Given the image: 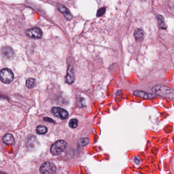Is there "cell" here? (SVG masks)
I'll list each match as a JSON object with an SVG mask.
<instances>
[{
	"instance_id": "obj_18",
	"label": "cell",
	"mask_w": 174,
	"mask_h": 174,
	"mask_svg": "<svg viewBox=\"0 0 174 174\" xmlns=\"http://www.w3.org/2000/svg\"><path fill=\"white\" fill-rule=\"evenodd\" d=\"M106 11V8L105 7H102L101 8L99 9L97 12V17H101V16L105 13Z\"/></svg>"
},
{
	"instance_id": "obj_9",
	"label": "cell",
	"mask_w": 174,
	"mask_h": 174,
	"mask_svg": "<svg viewBox=\"0 0 174 174\" xmlns=\"http://www.w3.org/2000/svg\"><path fill=\"white\" fill-rule=\"evenodd\" d=\"M133 94L136 96L140 97L146 99H153L155 97H156V95L155 94L142 91H135L133 92Z\"/></svg>"
},
{
	"instance_id": "obj_14",
	"label": "cell",
	"mask_w": 174,
	"mask_h": 174,
	"mask_svg": "<svg viewBox=\"0 0 174 174\" xmlns=\"http://www.w3.org/2000/svg\"><path fill=\"white\" fill-rule=\"evenodd\" d=\"M36 80L33 78H30L26 81V86L29 89H32L36 86Z\"/></svg>"
},
{
	"instance_id": "obj_4",
	"label": "cell",
	"mask_w": 174,
	"mask_h": 174,
	"mask_svg": "<svg viewBox=\"0 0 174 174\" xmlns=\"http://www.w3.org/2000/svg\"><path fill=\"white\" fill-rule=\"evenodd\" d=\"M39 171L41 174H54L57 169L54 163L51 162H45L41 165Z\"/></svg>"
},
{
	"instance_id": "obj_5",
	"label": "cell",
	"mask_w": 174,
	"mask_h": 174,
	"mask_svg": "<svg viewBox=\"0 0 174 174\" xmlns=\"http://www.w3.org/2000/svg\"><path fill=\"white\" fill-rule=\"evenodd\" d=\"M52 113L54 116L61 119V120H64L66 119L69 115L66 110L59 107H54L52 108Z\"/></svg>"
},
{
	"instance_id": "obj_1",
	"label": "cell",
	"mask_w": 174,
	"mask_h": 174,
	"mask_svg": "<svg viewBox=\"0 0 174 174\" xmlns=\"http://www.w3.org/2000/svg\"><path fill=\"white\" fill-rule=\"evenodd\" d=\"M152 91L155 94L174 101V90L172 88L166 86L157 85L153 87Z\"/></svg>"
},
{
	"instance_id": "obj_12",
	"label": "cell",
	"mask_w": 174,
	"mask_h": 174,
	"mask_svg": "<svg viewBox=\"0 0 174 174\" xmlns=\"http://www.w3.org/2000/svg\"><path fill=\"white\" fill-rule=\"evenodd\" d=\"M134 36L136 41L137 42H141L144 39V31L141 29H138L135 30L134 33Z\"/></svg>"
},
{
	"instance_id": "obj_3",
	"label": "cell",
	"mask_w": 174,
	"mask_h": 174,
	"mask_svg": "<svg viewBox=\"0 0 174 174\" xmlns=\"http://www.w3.org/2000/svg\"><path fill=\"white\" fill-rule=\"evenodd\" d=\"M14 74L8 68H3L0 71V81L6 84H9L14 79Z\"/></svg>"
},
{
	"instance_id": "obj_10",
	"label": "cell",
	"mask_w": 174,
	"mask_h": 174,
	"mask_svg": "<svg viewBox=\"0 0 174 174\" xmlns=\"http://www.w3.org/2000/svg\"><path fill=\"white\" fill-rule=\"evenodd\" d=\"M2 53L5 57L7 58H10L13 56L14 52L12 48L10 46H5L2 49Z\"/></svg>"
},
{
	"instance_id": "obj_6",
	"label": "cell",
	"mask_w": 174,
	"mask_h": 174,
	"mask_svg": "<svg viewBox=\"0 0 174 174\" xmlns=\"http://www.w3.org/2000/svg\"><path fill=\"white\" fill-rule=\"evenodd\" d=\"M26 34L31 38L40 39L42 36L43 33L40 28L35 27L27 30Z\"/></svg>"
},
{
	"instance_id": "obj_11",
	"label": "cell",
	"mask_w": 174,
	"mask_h": 174,
	"mask_svg": "<svg viewBox=\"0 0 174 174\" xmlns=\"http://www.w3.org/2000/svg\"><path fill=\"white\" fill-rule=\"evenodd\" d=\"M14 138L11 133H7L3 138V142L6 145H12L14 143Z\"/></svg>"
},
{
	"instance_id": "obj_7",
	"label": "cell",
	"mask_w": 174,
	"mask_h": 174,
	"mask_svg": "<svg viewBox=\"0 0 174 174\" xmlns=\"http://www.w3.org/2000/svg\"><path fill=\"white\" fill-rule=\"evenodd\" d=\"M74 79H75V76H74V72L73 70V65L72 64V63H70L67 71L66 82L67 84L70 85L74 82Z\"/></svg>"
},
{
	"instance_id": "obj_8",
	"label": "cell",
	"mask_w": 174,
	"mask_h": 174,
	"mask_svg": "<svg viewBox=\"0 0 174 174\" xmlns=\"http://www.w3.org/2000/svg\"><path fill=\"white\" fill-rule=\"evenodd\" d=\"M57 8H58V10L64 15L65 17L66 18V19H67L68 20H72L73 16L68 9L66 7L61 4L58 5Z\"/></svg>"
},
{
	"instance_id": "obj_15",
	"label": "cell",
	"mask_w": 174,
	"mask_h": 174,
	"mask_svg": "<svg viewBox=\"0 0 174 174\" xmlns=\"http://www.w3.org/2000/svg\"><path fill=\"white\" fill-rule=\"evenodd\" d=\"M36 132L39 134H44L47 132V127L43 125H39L37 127Z\"/></svg>"
},
{
	"instance_id": "obj_16",
	"label": "cell",
	"mask_w": 174,
	"mask_h": 174,
	"mask_svg": "<svg viewBox=\"0 0 174 174\" xmlns=\"http://www.w3.org/2000/svg\"><path fill=\"white\" fill-rule=\"evenodd\" d=\"M78 125V120L76 119H72L69 122V127L72 128H75Z\"/></svg>"
},
{
	"instance_id": "obj_2",
	"label": "cell",
	"mask_w": 174,
	"mask_h": 174,
	"mask_svg": "<svg viewBox=\"0 0 174 174\" xmlns=\"http://www.w3.org/2000/svg\"><path fill=\"white\" fill-rule=\"evenodd\" d=\"M68 144L64 140H59L55 143L50 148V152L54 155H58L64 151L67 148Z\"/></svg>"
},
{
	"instance_id": "obj_13",
	"label": "cell",
	"mask_w": 174,
	"mask_h": 174,
	"mask_svg": "<svg viewBox=\"0 0 174 174\" xmlns=\"http://www.w3.org/2000/svg\"><path fill=\"white\" fill-rule=\"evenodd\" d=\"M157 19H158V25H159V28L161 29L165 30L166 29V26L165 21L164 17L161 15H158L157 16Z\"/></svg>"
},
{
	"instance_id": "obj_19",
	"label": "cell",
	"mask_w": 174,
	"mask_h": 174,
	"mask_svg": "<svg viewBox=\"0 0 174 174\" xmlns=\"http://www.w3.org/2000/svg\"><path fill=\"white\" fill-rule=\"evenodd\" d=\"M43 120H44V121H46V122L53 123H54V124H55V123H56V122H55V121L53 120V119L50 118H48V117H45V118H43Z\"/></svg>"
},
{
	"instance_id": "obj_20",
	"label": "cell",
	"mask_w": 174,
	"mask_h": 174,
	"mask_svg": "<svg viewBox=\"0 0 174 174\" xmlns=\"http://www.w3.org/2000/svg\"><path fill=\"white\" fill-rule=\"evenodd\" d=\"M0 174H7L5 173V172H2V171H0Z\"/></svg>"
},
{
	"instance_id": "obj_17",
	"label": "cell",
	"mask_w": 174,
	"mask_h": 174,
	"mask_svg": "<svg viewBox=\"0 0 174 174\" xmlns=\"http://www.w3.org/2000/svg\"><path fill=\"white\" fill-rule=\"evenodd\" d=\"M89 142V140L87 138H83L82 139L78 141V144L80 146H85L88 144Z\"/></svg>"
}]
</instances>
